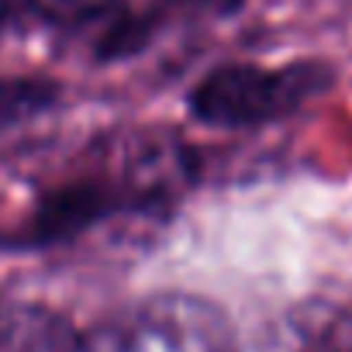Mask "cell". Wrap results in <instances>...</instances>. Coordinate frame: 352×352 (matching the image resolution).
Segmentation results:
<instances>
[{
	"label": "cell",
	"mask_w": 352,
	"mask_h": 352,
	"mask_svg": "<svg viewBox=\"0 0 352 352\" xmlns=\"http://www.w3.org/2000/svg\"><path fill=\"white\" fill-rule=\"evenodd\" d=\"M8 14H11V0H0V25H4Z\"/></svg>",
	"instance_id": "8992f818"
},
{
	"label": "cell",
	"mask_w": 352,
	"mask_h": 352,
	"mask_svg": "<svg viewBox=\"0 0 352 352\" xmlns=\"http://www.w3.org/2000/svg\"><path fill=\"white\" fill-rule=\"evenodd\" d=\"M59 90L45 80H21V76H0V131H8L45 107H52Z\"/></svg>",
	"instance_id": "277c9868"
},
{
	"label": "cell",
	"mask_w": 352,
	"mask_h": 352,
	"mask_svg": "<svg viewBox=\"0 0 352 352\" xmlns=\"http://www.w3.org/2000/svg\"><path fill=\"white\" fill-rule=\"evenodd\" d=\"M0 352H90L69 318L42 304H0Z\"/></svg>",
	"instance_id": "7a4b0ae2"
},
{
	"label": "cell",
	"mask_w": 352,
	"mask_h": 352,
	"mask_svg": "<svg viewBox=\"0 0 352 352\" xmlns=\"http://www.w3.org/2000/svg\"><path fill=\"white\" fill-rule=\"evenodd\" d=\"M194 4H201V8H211V11H232V8H239V0H194Z\"/></svg>",
	"instance_id": "5b68a950"
},
{
	"label": "cell",
	"mask_w": 352,
	"mask_h": 352,
	"mask_svg": "<svg viewBox=\"0 0 352 352\" xmlns=\"http://www.w3.org/2000/svg\"><path fill=\"white\" fill-rule=\"evenodd\" d=\"M331 73L318 63H225L190 90V114L211 128H256L304 107Z\"/></svg>",
	"instance_id": "6da1fadb"
},
{
	"label": "cell",
	"mask_w": 352,
	"mask_h": 352,
	"mask_svg": "<svg viewBox=\"0 0 352 352\" xmlns=\"http://www.w3.org/2000/svg\"><path fill=\"white\" fill-rule=\"evenodd\" d=\"M11 8H21L59 28H104V32H111L128 14L124 0H11Z\"/></svg>",
	"instance_id": "3957f363"
}]
</instances>
